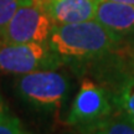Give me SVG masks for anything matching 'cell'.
Listing matches in <instances>:
<instances>
[{"label": "cell", "instance_id": "cell-1", "mask_svg": "<svg viewBox=\"0 0 134 134\" xmlns=\"http://www.w3.org/2000/svg\"><path fill=\"white\" fill-rule=\"evenodd\" d=\"M123 42L96 20L53 25L48 37L50 47L63 63L77 66L94 65Z\"/></svg>", "mask_w": 134, "mask_h": 134}, {"label": "cell", "instance_id": "cell-2", "mask_svg": "<svg viewBox=\"0 0 134 134\" xmlns=\"http://www.w3.org/2000/svg\"><path fill=\"white\" fill-rule=\"evenodd\" d=\"M93 66V76L109 92L114 108L134 124V50H123L119 45Z\"/></svg>", "mask_w": 134, "mask_h": 134}, {"label": "cell", "instance_id": "cell-3", "mask_svg": "<svg viewBox=\"0 0 134 134\" xmlns=\"http://www.w3.org/2000/svg\"><path fill=\"white\" fill-rule=\"evenodd\" d=\"M15 91L34 109L57 112L67 99L70 82L63 73L56 70L37 71L18 77Z\"/></svg>", "mask_w": 134, "mask_h": 134}, {"label": "cell", "instance_id": "cell-4", "mask_svg": "<svg viewBox=\"0 0 134 134\" xmlns=\"http://www.w3.org/2000/svg\"><path fill=\"white\" fill-rule=\"evenodd\" d=\"M63 61L50 47L48 42L8 43L0 41V72L26 75L31 72L57 70Z\"/></svg>", "mask_w": 134, "mask_h": 134}, {"label": "cell", "instance_id": "cell-5", "mask_svg": "<svg viewBox=\"0 0 134 134\" xmlns=\"http://www.w3.org/2000/svg\"><path fill=\"white\" fill-rule=\"evenodd\" d=\"M52 21L38 0H23L14 16L0 32V41L8 43L48 42Z\"/></svg>", "mask_w": 134, "mask_h": 134}, {"label": "cell", "instance_id": "cell-6", "mask_svg": "<svg viewBox=\"0 0 134 134\" xmlns=\"http://www.w3.org/2000/svg\"><path fill=\"white\" fill-rule=\"evenodd\" d=\"M115 110L109 92L100 83L85 77L72 102L66 123L83 129L109 117Z\"/></svg>", "mask_w": 134, "mask_h": 134}, {"label": "cell", "instance_id": "cell-7", "mask_svg": "<svg viewBox=\"0 0 134 134\" xmlns=\"http://www.w3.org/2000/svg\"><path fill=\"white\" fill-rule=\"evenodd\" d=\"M99 0H38L53 25L94 20Z\"/></svg>", "mask_w": 134, "mask_h": 134}, {"label": "cell", "instance_id": "cell-8", "mask_svg": "<svg viewBox=\"0 0 134 134\" xmlns=\"http://www.w3.org/2000/svg\"><path fill=\"white\" fill-rule=\"evenodd\" d=\"M94 20L118 38L125 40L134 34V5L99 0Z\"/></svg>", "mask_w": 134, "mask_h": 134}, {"label": "cell", "instance_id": "cell-9", "mask_svg": "<svg viewBox=\"0 0 134 134\" xmlns=\"http://www.w3.org/2000/svg\"><path fill=\"white\" fill-rule=\"evenodd\" d=\"M80 134H134V124L122 112L115 109L109 117L93 125L78 129Z\"/></svg>", "mask_w": 134, "mask_h": 134}, {"label": "cell", "instance_id": "cell-10", "mask_svg": "<svg viewBox=\"0 0 134 134\" xmlns=\"http://www.w3.org/2000/svg\"><path fill=\"white\" fill-rule=\"evenodd\" d=\"M23 0H0V32L4 30Z\"/></svg>", "mask_w": 134, "mask_h": 134}, {"label": "cell", "instance_id": "cell-11", "mask_svg": "<svg viewBox=\"0 0 134 134\" xmlns=\"http://www.w3.org/2000/svg\"><path fill=\"white\" fill-rule=\"evenodd\" d=\"M0 134H29L21 125L20 120L9 113L0 122Z\"/></svg>", "mask_w": 134, "mask_h": 134}, {"label": "cell", "instance_id": "cell-12", "mask_svg": "<svg viewBox=\"0 0 134 134\" xmlns=\"http://www.w3.org/2000/svg\"><path fill=\"white\" fill-rule=\"evenodd\" d=\"M10 113L9 108H8V105H6V103H5L4 98H3V96L0 94V122L4 119L6 115Z\"/></svg>", "mask_w": 134, "mask_h": 134}, {"label": "cell", "instance_id": "cell-13", "mask_svg": "<svg viewBox=\"0 0 134 134\" xmlns=\"http://www.w3.org/2000/svg\"><path fill=\"white\" fill-rule=\"evenodd\" d=\"M108 1H114V3H122V4L134 5V0H108Z\"/></svg>", "mask_w": 134, "mask_h": 134}]
</instances>
